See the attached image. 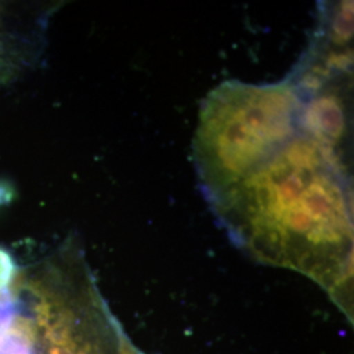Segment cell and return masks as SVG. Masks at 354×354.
<instances>
[{
	"instance_id": "obj_1",
	"label": "cell",
	"mask_w": 354,
	"mask_h": 354,
	"mask_svg": "<svg viewBox=\"0 0 354 354\" xmlns=\"http://www.w3.org/2000/svg\"><path fill=\"white\" fill-rule=\"evenodd\" d=\"M352 62L304 51L279 83L227 80L203 100L193 158L203 197L257 261L314 279L351 311Z\"/></svg>"
},
{
	"instance_id": "obj_3",
	"label": "cell",
	"mask_w": 354,
	"mask_h": 354,
	"mask_svg": "<svg viewBox=\"0 0 354 354\" xmlns=\"http://www.w3.org/2000/svg\"><path fill=\"white\" fill-rule=\"evenodd\" d=\"M54 6L0 1V83H8L37 64L45 50Z\"/></svg>"
},
{
	"instance_id": "obj_2",
	"label": "cell",
	"mask_w": 354,
	"mask_h": 354,
	"mask_svg": "<svg viewBox=\"0 0 354 354\" xmlns=\"http://www.w3.org/2000/svg\"><path fill=\"white\" fill-rule=\"evenodd\" d=\"M100 308L92 279H71L57 289L35 322L37 333H42L44 354H102L99 340L89 337L79 323Z\"/></svg>"
},
{
	"instance_id": "obj_5",
	"label": "cell",
	"mask_w": 354,
	"mask_h": 354,
	"mask_svg": "<svg viewBox=\"0 0 354 354\" xmlns=\"http://www.w3.org/2000/svg\"><path fill=\"white\" fill-rule=\"evenodd\" d=\"M117 354H143L140 353V351L133 346V344L127 340L124 335L120 336V342H118V349H117Z\"/></svg>"
},
{
	"instance_id": "obj_4",
	"label": "cell",
	"mask_w": 354,
	"mask_h": 354,
	"mask_svg": "<svg viewBox=\"0 0 354 354\" xmlns=\"http://www.w3.org/2000/svg\"><path fill=\"white\" fill-rule=\"evenodd\" d=\"M19 272L11 253L0 247V295L8 292Z\"/></svg>"
}]
</instances>
